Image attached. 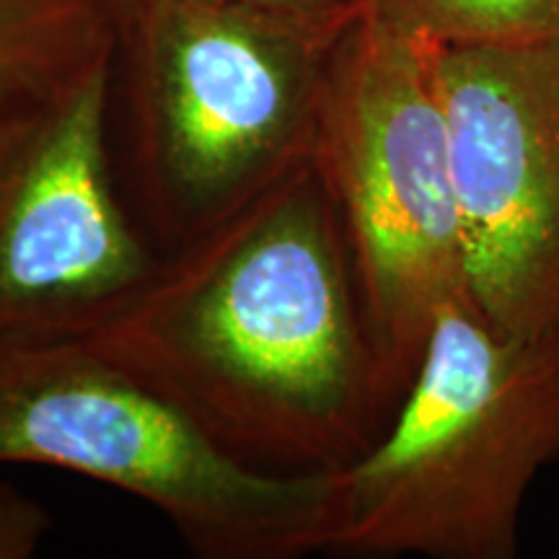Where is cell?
<instances>
[{
	"mask_svg": "<svg viewBox=\"0 0 559 559\" xmlns=\"http://www.w3.org/2000/svg\"><path fill=\"white\" fill-rule=\"evenodd\" d=\"M81 342L264 469H340L400 404L313 156L171 249Z\"/></svg>",
	"mask_w": 559,
	"mask_h": 559,
	"instance_id": "cell-1",
	"label": "cell"
},
{
	"mask_svg": "<svg viewBox=\"0 0 559 559\" xmlns=\"http://www.w3.org/2000/svg\"><path fill=\"white\" fill-rule=\"evenodd\" d=\"M559 459V326L510 334L453 300L368 451L326 472L324 551L513 559Z\"/></svg>",
	"mask_w": 559,
	"mask_h": 559,
	"instance_id": "cell-2",
	"label": "cell"
},
{
	"mask_svg": "<svg viewBox=\"0 0 559 559\" xmlns=\"http://www.w3.org/2000/svg\"><path fill=\"white\" fill-rule=\"evenodd\" d=\"M132 160L169 249L313 156L342 32L247 0H120Z\"/></svg>",
	"mask_w": 559,
	"mask_h": 559,
	"instance_id": "cell-3",
	"label": "cell"
},
{
	"mask_svg": "<svg viewBox=\"0 0 559 559\" xmlns=\"http://www.w3.org/2000/svg\"><path fill=\"white\" fill-rule=\"evenodd\" d=\"M0 464L55 466L122 489L160 510L205 559L324 551L326 472L251 464L81 340L0 342Z\"/></svg>",
	"mask_w": 559,
	"mask_h": 559,
	"instance_id": "cell-4",
	"label": "cell"
},
{
	"mask_svg": "<svg viewBox=\"0 0 559 559\" xmlns=\"http://www.w3.org/2000/svg\"><path fill=\"white\" fill-rule=\"evenodd\" d=\"M313 160L340 210L370 337L400 402L440 309L469 300L428 39L355 13L326 62Z\"/></svg>",
	"mask_w": 559,
	"mask_h": 559,
	"instance_id": "cell-5",
	"label": "cell"
},
{
	"mask_svg": "<svg viewBox=\"0 0 559 559\" xmlns=\"http://www.w3.org/2000/svg\"><path fill=\"white\" fill-rule=\"evenodd\" d=\"M115 66L0 124V342L86 337L156 267L111 174Z\"/></svg>",
	"mask_w": 559,
	"mask_h": 559,
	"instance_id": "cell-6",
	"label": "cell"
},
{
	"mask_svg": "<svg viewBox=\"0 0 559 559\" xmlns=\"http://www.w3.org/2000/svg\"><path fill=\"white\" fill-rule=\"evenodd\" d=\"M472 306L510 334L559 326V34L432 45Z\"/></svg>",
	"mask_w": 559,
	"mask_h": 559,
	"instance_id": "cell-7",
	"label": "cell"
},
{
	"mask_svg": "<svg viewBox=\"0 0 559 559\" xmlns=\"http://www.w3.org/2000/svg\"><path fill=\"white\" fill-rule=\"evenodd\" d=\"M117 55L115 0H0V124Z\"/></svg>",
	"mask_w": 559,
	"mask_h": 559,
	"instance_id": "cell-8",
	"label": "cell"
},
{
	"mask_svg": "<svg viewBox=\"0 0 559 559\" xmlns=\"http://www.w3.org/2000/svg\"><path fill=\"white\" fill-rule=\"evenodd\" d=\"M355 9L432 45H498L559 34V0H353Z\"/></svg>",
	"mask_w": 559,
	"mask_h": 559,
	"instance_id": "cell-9",
	"label": "cell"
},
{
	"mask_svg": "<svg viewBox=\"0 0 559 559\" xmlns=\"http://www.w3.org/2000/svg\"><path fill=\"white\" fill-rule=\"evenodd\" d=\"M50 515L13 485H0V559H29L50 534Z\"/></svg>",
	"mask_w": 559,
	"mask_h": 559,
	"instance_id": "cell-10",
	"label": "cell"
},
{
	"mask_svg": "<svg viewBox=\"0 0 559 559\" xmlns=\"http://www.w3.org/2000/svg\"><path fill=\"white\" fill-rule=\"evenodd\" d=\"M115 3H120V0H115ZM247 3L288 13V16L309 21L313 26L332 32L345 29L349 21L355 19V13H358L349 0H247Z\"/></svg>",
	"mask_w": 559,
	"mask_h": 559,
	"instance_id": "cell-11",
	"label": "cell"
},
{
	"mask_svg": "<svg viewBox=\"0 0 559 559\" xmlns=\"http://www.w3.org/2000/svg\"><path fill=\"white\" fill-rule=\"evenodd\" d=\"M349 3H353V0H349ZM353 5H355V3H353Z\"/></svg>",
	"mask_w": 559,
	"mask_h": 559,
	"instance_id": "cell-12",
	"label": "cell"
}]
</instances>
